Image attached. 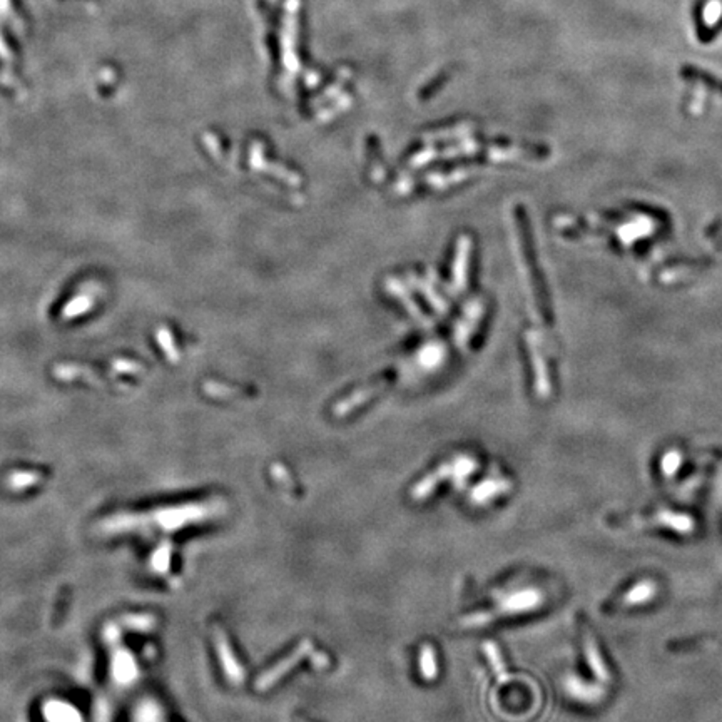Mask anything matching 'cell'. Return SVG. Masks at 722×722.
<instances>
[{"label": "cell", "instance_id": "obj_1", "mask_svg": "<svg viewBox=\"0 0 722 722\" xmlns=\"http://www.w3.org/2000/svg\"><path fill=\"white\" fill-rule=\"evenodd\" d=\"M542 604H544V594L537 589H527L522 590V592H515L502 600V604L494 611L485 612V614H477V616L468 617L465 624L467 626H477V624H485L490 621H495L502 616H512V614H524L539 609Z\"/></svg>", "mask_w": 722, "mask_h": 722}, {"label": "cell", "instance_id": "obj_2", "mask_svg": "<svg viewBox=\"0 0 722 722\" xmlns=\"http://www.w3.org/2000/svg\"><path fill=\"white\" fill-rule=\"evenodd\" d=\"M564 689L572 699L584 702V704H597L606 696V689L602 684H594V682H585L580 677L569 676L564 681Z\"/></svg>", "mask_w": 722, "mask_h": 722}, {"label": "cell", "instance_id": "obj_3", "mask_svg": "<svg viewBox=\"0 0 722 722\" xmlns=\"http://www.w3.org/2000/svg\"><path fill=\"white\" fill-rule=\"evenodd\" d=\"M644 524L666 527V529H671V530H674V532H677V534H682V535L692 534V532H694V527H696L692 517H689L687 514H679V512H672V510L657 512L652 519L646 520Z\"/></svg>", "mask_w": 722, "mask_h": 722}, {"label": "cell", "instance_id": "obj_4", "mask_svg": "<svg viewBox=\"0 0 722 722\" xmlns=\"http://www.w3.org/2000/svg\"><path fill=\"white\" fill-rule=\"evenodd\" d=\"M584 652H585V661H587V664L590 667V671H592V674L595 676V679H597L600 684H609V682L612 681V676H611V672H609V667L606 664V661H604L602 654H600V651H599L597 642H595V639L590 636V632H585Z\"/></svg>", "mask_w": 722, "mask_h": 722}, {"label": "cell", "instance_id": "obj_5", "mask_svg": "<svg viewBox=\"0 0 722 722\" xmlns=\"http://www.w3.org/2000/svg\"><path fill=\"white\" fill-rule=\"evenodd\" d=\"M310 647H311V646H310V642H308V644H306V642H305V644H301L300 649H298V651H296L295 654H293V657H290V659H286V661L280 662V664L273 667V669H271L270 672H266V674L263 676L261 679H260V684H258V687H260V689H268V687L275 684V682H276L278 679H280V677H281L283 674H286V672H288V667H291L293 664H298V662H300L301 656H303V654H305L306 651H308Z\"/></svg>", "mask_w": 722, "mask_h": 722}, {"label": "cell", "instance_id": "obj_6", "mask_svg": "<svg viewBox=\"0 0 722 722\" xmlns=\"http://www.w3.org/2000/svg\"><path fill=\"white\" fill-rule=\"evenodd\" d=\"M657 595V585L652 582V580H641L636 585H632V589L624 595L622 602L626 606H642V604L651 602V600Z\"/></svg>", "mask_w": 722, "mask_h": 722}, {"label": "cell", "instance_id": "obj_7", "mask_svg": "<svg viewBox=\"0 0 722 722\" xmlns=\"http://www.w3.org/2000/svg\"><path fill=\"white\" fill-rule=\"evenodd\" d=\"M682 463V457L679 452H669L666 453L664 458H662V472H664L666 477H674L676 472L679 470Z\"/></svg>", "mask_w": 722, "mask_h": 722}, {"label": "cell", "instance_id": "obj_8", "mask_svg": "<svg viewBox=\"0 0 722 722\" xmlns=\"http://www.w3.org/2000/svg\"><path fill=\"white\" fill-rule=\"evenodd\" d=\"M487 651H489V656L492 659V662H494L495 672H497V676H499V679L502 682H507V679H509V676H507V672L504 669V662H502L499 649H497L495 646H492V644H489V646H487Z\"/></svg>", "mask_w": 722, "mask_h": 722}, {"label": "cell", "instance_id": "obj_9", "mask_svg": "<svg viewBox=\"0 0 722 722\" xmlns=\"http://www.w3.org/2000/svg\"><path fill=\"white\" fill-rule=\"evenodd\" d=\"M704 19H706V24H714L717 19L721 17L722 14V2L721 0H711L709 4H707L706 11H704Z\"/></svg>", "mask_w": 722, "mask_h": 722}]
</instances>
